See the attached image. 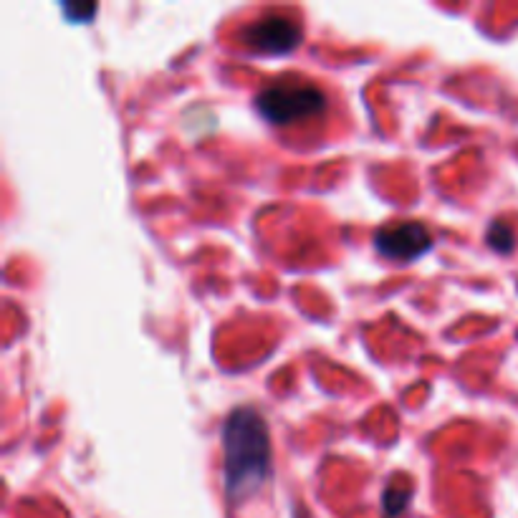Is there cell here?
I'll return each instance as SVG.
<instances>
[{
	"label": "cell",
	"instance_id": "1",
	"mask_svg": "<svg viewBox=\"0 0 518 518\" xmlns=\"http://www.w3.org/2000/svg\"><path fill=\"white\" fill-rule=\"evenodd\" d=\"M271 476V433L261 412L238 407L223 422V483L230 501L261 491Z\"/></svg>",
	"mask_w": 518,
	"mask_h": 518
},
{
	"label": "cell",
	"instance_id": "2",
	"mask_svg": "<svg viewBox=\"0 0 518 518\" xmlns=\"http://www.w3.org/2000/svg\"><path fill=\"white\" fill-rule=\"evenodd\" d=\"M256 109L271 124H294L324 112L326 97L309 81H276L258 94Z\"/></svg>",
	"mask_w": 518,
	"mask_h": 518
},
{
	"label": "cell",
	"instance_id": "3",
	"mask_svg": "<svg viewBox=\"0 0 518 518\" xmlns=\"http://www.w3.org/2000/svg\"><path fill=\"white\" fill-rule=\"evenodd\" d=\"M243 46H248L256 54L281 56L299 49L301 26L286 16H263L258 21L248 23L241 33Z\"/></svg>",
	"mask_w": 518,
	"mask_h": 518
},
{
	"label": "cell",
	"instance_id": "4",
	"mask_svg": "<svg viewBox=\"0 0 518 518\" xmlns=\"http://www.w3.org/2000/svg\"><path fill=\"white\" fill-rule=\"evenodd\" d=\"M374 246L390 261H415L422 253L433 248V235L422 223H392L377 230Z\"/></svg>",
	"mask_w": 518,
	"mask_h": 518
},
{
	"label": "cell",
	"instance_id": "5",
	"mask_svg": "<svg viewBox=\"0 0 518 518\" xmlns=\"http://www.w3.org/2000/svg\"><path fill=\"white\" fill-rule=\"evenodd\" d=\"M488 246L498 253H508L513 248V230L503 223H493L486 235Z\"/></svg>",
	"mask_w": 518,
	"mask_h": 518
},
{
	"label": "cell",
	"instance_id": "6",
	"mask_svg": "<svg viewBox=\"0 0 518 518\" xmlns=\"http://www.w3.org/2000/svg\"><path fill=\"white\" fill-rule=\"evenodd\" d=\"M407 498H410V488H387V493L382 496V506H385L387 516H397L407 506Z\"/></svg>",
	"mask_w": 518,
	"mask_h": 518
},
{
	"label": "cell",
	"instance_id": "7",
	"mask_svg": "<svg viewBox=\"0 0 518 518\" xmlns=\"http://www.w3.org/2000/svg\"><path fill=\"white\" fill-rule=\"evenodd\" d=\"M64 13L66 16H69V21H86V18H91L94 16V13H97V6H94V3H91V6H86V8H81V6H64Z\"/></svg>",
	"mask_w": 518,
	"mask_h": 518
}]
</instances>
